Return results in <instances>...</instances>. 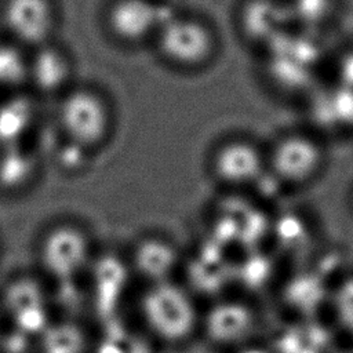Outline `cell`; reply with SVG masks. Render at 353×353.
Instances as JSON below:
<instances>
[{"label": "cell", "mask_w": 353, "mask_h": 353, "mask_svg": "<svg viewBox=\"0 0 353 353\" xmlns=\"http://www.w3.org/2000/svg\"><path fill=\"white\" fill-rule=\"evenodd\" d=\"M266 178L283 192L299 193L316 186L327 174L331 145L299 123L265 139Z\"/></svg>", "instance_id": "obj_1"}, {"label": "cell", "mask_w": 353, "mask_h": 353, "mask_svg": "<svg viewBox=\"0 0 353 353\" xmlns=\"http://www.w3.org/2000/svg\"><path fill=\"white\" fill-rule=\"evenodd\" d=\"M137 310L142 331L153 343L176 347L200 336L203 307L185 281L172 279L143 285Z\"/></svg>", "instance_id": "obj_2"}, {"label": "cell", "mask_w": 353, "mask_h": 353, "mask_svg": "<svg viewBox=\"0 0 353 353\" xmlns=\"http://www.w3.org/2000/svg\"><path fill=\"white\" fill-rule=\"evenodd\" d=\"M152 44L167 65L186 73L210 68L222 46L216 26L194 12H168Z\"/></svg>", "instance_id": "obj_3"}, {"label": "cell", "mask_w": 353, "mask_h": 353, "mask_svg": "<svg viewBox=\"0 0 353 353\" xmlns=\"http://www.w3.org/2000/svg\"><path fill=\"white\" fill-rule=\"evenodd\" d=\"M55 101L57 127L65 142L91 153L110 139L114 112L103 91L90 84H74Z\"/></svg>", "instance_id": "obj_4"}, {"label": "cell", "mask_w": 353, "mask_h": 353, "mask_svg": "<svg viewBox=\"0 0 353 353\" xmlns=\"http://www.w3.org/2000/svg\"><path fill=\"white\" fill-rule=\"evenodd\" d=\"M207 172L225 194H250L268 181L265 139L243 131L222 135L208 152Z\"/></svg>", "instance_id": "obj_5"}, {"label": "cell", "mask_w": 353, "mask_h": 353, "mask_svg": "<svg viewBox=\"0 0 353 353\" xmlns=\"http://www.w3.org/2000/svg\"><path fill=\"white\" fill-rule=\"evenodd\" d=\"M94 256L90 233L76 222H55L39 239L37 261L54 284L79 281L87 274Z\"/></svg>", "instance_id": "obj_6"}, {"label": "cell", "mask_w": 353, "mask_h": 353, "mask_svg": "<svg viewBox=\"0 0 353 353\" xmlns=\"http://www.w3.org/2000/svg\"><path fill=\"white\" fill-rule=\"evenodd\" d=\"M262 314L250 299L218 296L201 313L200 336L223 353H237L258 343Z\"/></svg>", "instance_id": "obj_7"}, {"label": "cell", "mask_w": 353, "mask_h": 353, "mask_svg": "<svg viewBox=\"0 0 353 353\" xmlns=\"http://www.w3.org/2000/svg\"><path fill=\"white\" fill-rule=\"evenodd\" d=\"M59 19L57 0H0L1 36L28 51L54 41Z\"/></svg>", "instance_id": "obj_8"}, {"label": "cell", "mask_w": 353, "mask_h": 353, "mask_svg": "<svg viewBox=\"0 0 353 353\" xmlns=\"http://www.w3.org/2000/svg\"><path fill=\"white\" fill-rule=\"evenodd\" d=\"M51 305V292L39 279L26 274L10 280L0 294L6 324L34 339L54 320Z\"/></svg>", "instance_id": "obj_9"}, {"label": "cell", "mask_w": 353, "mask_h": 353, "mask_svg": "<svg viewBox=\"0 0 353 353\" xmlns=\"http://www.w3.org/2000/svg\"><path fill=\"white\" fill-rule=\"evenodd\" d=\"M159 0H109L103 11L108 34L124 47L153 43L168 12Z\"/></svg>", "instance_id": "obj_10"}, {"label": "cell", "mask_w": 353, "mask_h": 353, "mask_svg": "<svg viewBox=\"0 0 353 353\" xmlns=\"http://www.w3.org/2000/svg\"><path fill=\"white\" fill-rule=\"evenodd\" d=\"M303 103L306 113L302 124L330 145L334 141L353 137V94L327 80L319 84Z\"/></svg>", "instance_id": "obj_11"}, {"label": "cell", "mask_w": 353, "mask_h": 353, "mask_svg": "<svg viewBox=\"0 0 353 353\" xmlns=\"http://www.w3.org/2000/svg\"><path fill=\"white\" fill-rule=\"evenodd\" d=\"M74 61L57 40L29 51L28 91L36 98L58 99L74 83Z\"/></svg>", "instance_id": "obj_12"}, {"label": "cell", "mask_w": 353, "mask_h": 353, "mask_svg": "<svg viewBox=\"0 0 353 353\" xmlns=\"http://www.w3.org/2000/svg\"><path fill=\"white\" fill-rule=\"evenodd\" d=\"M85 276L90 277V302L103 323L119 319L116 312L132 277L127 258L95 254Z\"/></svg>", "instance_id": "obj_13"}, {"label": "cell", "mask_w": 353, "mask_h": 353, "mask_svg": "<svg viewBox=\"0 0 353 353\" xmlns=\"http://www.w3.org/2000/svg\"><path fill=\"white\" fill-rule=\"evenodd\" d=\"M132 276L141 279L143 285L176 279L183 265L179 248L168 239L149 234L141 237L127 258Z\"/></svg>", "instance_id": "obj_14"}, {"label": "cell", "mask_w": 353, "mask_h": 353, "mask_svg": "<svg viewBox=\"0 0 353 353\" xmlns=\"http://www.w3.org/2000/svg\"><path fill=\"white\" fill-rule=\"evenodd\" d=\"M36 97L29 91H21L0 97V146L25 143L32 132L36 117Z\"/></svg>", "instance_id": "obj_15"}, {"label": "cell", "mask_w": 353, "mask_h": 353, "mask_svg": "<svg viewBox=\"0 0 353 353\" xmlns=\"http://www.w3.org/2000/svg\"><path fill=\"white\" fill-rule=\"evenodd\" d=\"M37 172V157L25 145H7L0 148V189L19 192L26 188Z\"/></svg>", "instance_id": "obj_16"}, {"label": "cell", "mask_w": 353, "mask_h": 353, "mask_svg": "<svg viewBox=\"0 0 353 353\" xmlns=\"http://www.w3.org/2000/svg\"><path fill=\"white\" fill-rule=\"evenodd\" d=\"M90 339L79 321L73 319L52 320L36 338V353H85Z\"/></svg>", "instance_id": "obj_17"}, {"label": "cell", "mask_w": 353, "mask_h": 353, "mask_svg": "<svg viewBox=\"0 0 353 353\" xmlns=\"http://www.w3.org/2000/svg\"><path fill=\"white\" fill-rule=\"evenodd\" d=\"M29 51L0 36V97L28 91Z\"/></svg>", "instance_id": "obj_18"}, {"label": "cell", "mask_w": 353, "mask_h": 353, "mask_svg": "<svg viewBox=\"0 0 353 353\" xmlns=\"http://www.w3.org/2000/svg\"><path fill=\"white\" fill-rule=\"evenodd\" d=\"M91 349L92 353H152L153 342L143 331H134L116 319L103 324V332Z\"/></svg>", "instance_id": "obj_19"}, {"label": "cell", "mask_w": 353, "mask_h": 353, "mask_svg": "<svg viewBox=\"0 0 353 353\" xmlns=\"http://www.w3.org/2000/svg\"><path fill=\"white\" fill-rule=\"evenodd\" d=\"M328 81L353 94V41L342 44L328 57Z\"/></svg>", "instance_id": "obj_20"}, {"label": "cell", "mask_w": 353, "mask_h": 353, "mask_svg": "<svg viewBox=\"0 0 353 353\" xmlns=\"http://www.w3.org/2000/svg\"><path fill=\"white\" fill-rule=\"evenodd\" d=\"M349 208H350V212L353 215V183H352V188L349 190Z\"/></svg>", "instance_id": "obj_21"}, {"label": "cell", "mask_w": 353, "mask_h": 353, "mask_svg": "<svg viewBox=\"0 0 353 353\" xmlns=\"http://www.w3.org/2000/svg\"><path fill=\"white\" fill-rule=\"evenodd\" d=\"M330 353H353L350 349H341V350H331Z\"/></svg>", "instance_id": "obj_22"}, {"label": "cell", "mask_w": 353, "mask_h": 353, "mask_svg": "<svg viewBox=\"0 0 353 353\" xmlns=\"http://www.w3.org/2000/svg\"><path fill=\"white\" fill-rule=\"evenodd\" d=\"M3 320H4V319H3V314H1V310H0V325H1V323H3ZM0 331H1V330H0Z\"/></svg>", "instance_id": "obj_23"}, {"label": "cell", "mask_w": 353, "mask_h": 353, "mask_svg": "<svg viewBox=\"0 0 353 353\" xmlns=\"http://www.w3.org/2000/svg\"><path fill=\"white\" fill-rule=\"evenodd\" d=\"M0 148H1V146H0Z\"/></svg>", "instance_id": "obj_24"}]
</instances>
